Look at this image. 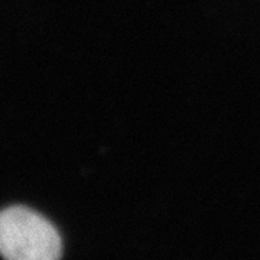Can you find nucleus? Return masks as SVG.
<instances>
[{"instance_id":"f257e3e1","label":"nucleus","mask_w":260,"mask_h":260,"mask_svg":"<svg viewBox=\"0 0 260 260\" xmlns=\"http://www.w3.org/2000/svg\"><path fill=\"white\" fill-rule=\"evenodd\" d=\"M0 250L5 260H59L62 243L45 217L13 205L0 215Z\"/></svg>"}]
</instances>
